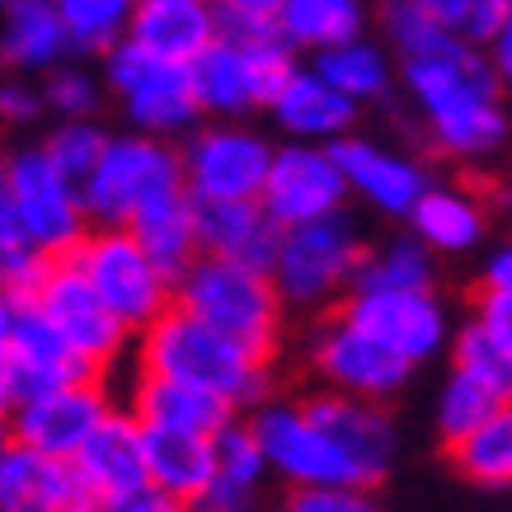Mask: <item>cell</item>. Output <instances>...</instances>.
<instances>
[{"mask_svg": "<svg viewBox=\"0 0 512 512\" xmlns=\"http://www.w3.org/2000/svg\"><path fill=\"white\" fill-rule=\"evenodd\" d=\"M339 311L362 325L367 334H376L381 343H390L395 353H404L414 367H428L442 353H451L456 339V320L451 306L433 292H386V287H353L339 301Z\"/></svg>", "mask_w": 512, "mask_h": 512, "instance_id": "14", "label": "cell"}, {"mask_svg": "<svg viewBox=\"0 0 512 512\" xmlns=\"http://www.w3.org/2000/svg\"><path fill=\"white\" fill-rule=\"evenodd\" d=\"M80 480V494L113 503V498L132 494L146 480V451H141V419L127 404H113V414L90 433V442L71 456Z\"/></svg>", "mask_w": 512, "mask_h": 512, "instance_id": "20", "label": "cell"}, {"mask_svg": "<svg viewBox=\"0 0 512 512\" xmlns=\"http://www.w3.org/2000/svg\"><path fill=\"white\" fill-rule=\"evenodd\" d=\"M0 62L19 76H47L71 57V33L57 0H5L0 5Z\"/></svg>", "mask_w": 512, "mask_h": 512, "instance_id": "28", "label": "cell"}, {"mask_svg": "<svg viewBox=\"0 0 512 512\" xmlns=\"http://www.w3.org/2000/svg\"><path fill=\"white\" fill-rule=\"evenodd\" d=\"M62 24L71 33V52L80 57H104L132 33L137 0H57Z\"/></svg>", "mask_w": 512, "mask_h": 512, "instance_id": "36", "label": "cell"}, {"mask_svg": "<svg viewBox=\"0 0 512 512\" xmlns=\"http://www.w3.org/2000/svg\"><path fill=\"white\" fill-rule=\"evenodd\" d=\"M484 52H489V62H494L498 80H503V90H508V99H512V10L503 15V24L494 29V38L484 43Z\"/></svg>", "mask_w": 512, "mask_h": 512, "instance_id": "47", "label": "cell"}, {"mask_svg": "<svg viewBox=\"0 0 512 512\" xmlns=\"http://www.w3.org/2000/svg\"><path fill=\"white\" fill-rule=\"evenodd\" d=\"M311 66L325 80H334L348 99L357 104H381L395 90V52L386 43H376L367 33H357L348 43H334L325 52H315Z\"/></svg>", "mask_w": 512, "mask_h": 512, "instance_id": "31", "label": "cell"}, {"mask_svg": "<svg viewBox=\"0 0 512 512\" xmlns=\"http://www.w3.org/2000/svg\"><path fill=\"white\" fill-rule=\"evenodd\" d=\"M268 118L278 123V132L287 141H320V146H334L348 132H357V118H362V104L348 99V94L325 80L315 66H296L292 80L278 90V99L268 104Z\"/></svg>", "mask_w": 512, "mask_h": 512, "instance_id": "21", "label": "cell"}, {"mask_svg": "<svg viewBox=\"0 0 512 512\" xmlns=\"http://www.w3.org/2000/svg\"><path fill=\"white\" fill-rule=\"evenodd\" d=\"M353 287H386V292H433L437 287V254L404 226V235H390L367 249Z\"/></svg>", "mask_w": 512, "mask_h": 512, "instance_id": "34", "label": "cell"}, {"mask_svg": "<svg viewBox=\"0 0 512 512\" xmlns=\"http://www.w3.org/2000/svg\"><path fill=\"white\" fill-rule=\"evenodd\" d=\"M334 156H339L343 174H348L353 198L367 202L376 217H390V221L409 217L414 202L423 198V188L433 184V174H428V165L419 156L395 151V146L362 137V132H348L343 141H334Z\"/></svg>", "mask_w": 512, "mask_h": 512, "instance_id": "18", "label": "cell"}, {"mask_svg": "<svg viewBox=\"0 0 512 512\" xmlns=\"http://www.w3.org/2000/svg\"><path fill=\"white\" fill-rule=\"evenodd\" d=\"M278 29L296 52H325L367 33V5L362 0H282Z\"/></svg>", "mask_w": 512, "mask_h": 512, "instance_id": "33", "label": "cell"}, {"mask_svg": "<svg viewBox=\"0 0 512 512\" xmlns=\"http://www.w3.org/2000/svg\"><path fill=\"white\" fill-rule=\"evenodd\" d=\"M127 409L141 423H165V428H188V433L207 437H217L240 414L231 400H221L212 390L188 386V381H174V376L160 372H141V367L132 376V386H127Z\"/></svg>", "mask_w": 512, "mask_h": 512, "instance_id": "25", "label": "cell"}, {"mask_svg": "<svg viewBox=\"0 0 512 512\" xmlns=\"http://www.w3.org/2000/svg\"><path fill=\"white\" fill-rule=\"evenodd\" d=\"M489 221H494V207L484 193L433 179L423 188V198L414 202V212L404 217V226L419 235L437 259H466L489 240Z\"/></svg>", "mask_w": 512, "mask_h": 512, "instance_id": "22", "label": "cell"}, {"mask_svg": "<svg viewBox=\"0 0 512 512\" xmlns=\"http://www.w3.org/2000/svg\"><path fill=\"white\" fill-rule=\"evenodd\" d=\"M249 423H254V433L264 442L273 480H282L287 489H306V484H362L353 461L320 428V419L306 409L301 395H268L259 409H249Z\"/></svg>", "mask_w": 512, "mask_h": 512, "instance_id": "10", "label": "cell"}, {"mask_svg": "<svg viewBox=\"0 0 512 512\" xmlns=\"http://www.w3.org/2000/svg\"><path fill=\"white\" fill-rule=\"evenodd\" d=\"M480 287H494V292H512V240H503V245H494L489 254H484Z\"/></svg>", "mask_w": 512, "mask_h": 512, "instance_id": "48", "label": "cell"}, {"mask_svg": "<svg viewBox=\"0 0 512 512\" xmlns=\"http://www.w3.org/2000/svg\"><path fill=\"white\" fill-rule=\"evenodd\" d=\"M259 202L268 207V217L278 226H301V221L348 212L353 188H348V174H343L334 146L287 141V146L273 151V170H268Z\"/></svg>", "mask_w": 512, "mask_h": 512, "instance_id": "15", "label": "cell"}, {"mask_svg": "<svg viewBox=\"0 0 512 512\" xmlns=\"http://www.w3.org/2000/svg\"><path fill=\"white\" fill-rule=\"evenodd\" d=\"M0 5H5V0H0Z\"/></svg>", "mask_w": 512, "mask_h": 512, "instance_id": "54", "label": "cell"}, {"mask_svg": "<svg viewBox=\"0 0 512 512\" xmlns=\"http://www.w3.org/2000/svg\"><path fill=\"white\" fill-rule=\"evenodd\" d=\"M273 512H386L376 489L362 484H306V489H282Z\"/></svg>", "mask_w": 512, "mask_h": 512, "instance_id": "43", "label": "cell"}, {"mask_svg": "<svg viewBox=\"0 0 512 512\" xmlns=\"http://www.w3.org/2000/svg\"><path fill=\"white\" fill-rule=\"evenodd\" d=\"M66 512H109V503H99V498H76Z\"/></svg>", "mask_w": 512, "mask_h": 512, "instance_id": "51", "label": "cell"}, {"mask_svg": "<svg viewBox=\"0 0 512 512\" xmlns=\"http://www.w3.org/2000/svg\"><path fill=\"white\" fill-rule=\"evenodd\" d=\"M141 451H146V480L179 498H193V503L217 470V437L188 433V428L141 423Z\"/></svg>", "mask_w": 512, "mask_h": 512, "instance_id": "29", "label": "cell"}, {"mask_svg": "<svg viewBox=\"0 0 512 512\" xmlns=\"http://www.w3.org/2000/svg\"><path fill=\"white\" fill-rule=\"evenodd\" d=\"M104 85L118 99L123 118L137 132H151V137H188L193 127L202 123V104L198 90H193V71L184 62H170V57H156L141 43L123 38L118 47H109L104 57Z\"/></svg>", "mask_w": 512, "mask_h": 512, "instance_id": "7", "label": "cell"}, {"mask_svg": "<svg viewBox=\"0 0 512 512\" xmlns=\"http://www.w3.org/2000/svg\"><path fill=\"white\" fill-rule=\"evenodd\" d=\"M47 113L43 85H29V80H5L0 85V123L10 127H29Z\"/></svg>", "mask_w": 512, "mask_h": 512, "instance_id": "44", "label": "cell"}, {"mask_svg": "<svg viewBox=\"0 0 512 512\" xmlns=\"http://www.w3.org/2000/svg\"><path fill=\"white\" fill-rule=\"evenodd\" d=\"M301 400L320 419V428L343 447V456L353 461L357 480L367 489H381L395 475L400 423L386 409V400H362V395H343V390H329V386L306 390Z\"/></svg>", "mask_w": 512, "mask_h": 512, "instance_id": "17", "label": "cell"}, {"mask_svg": "<svg viewBox=\"0 0 512 512\" xmlns=\"http://www.w3.org/2000/svg\"><path fill=\"white\" fill-rule=\"evenodd\" d=\"M104 80L85 71L76 62H62L52 66L43 76V99H47V113H57V118H94L99 113V99H104Z\"/></svg>", "mask_w": 512, "mask_h": 512, "instance_id": "41", "label": "cell"}, {"mask_svg": "<svg viewBox=\"0 0 512 512\" xmlns=\"http://www.w3.org/2000/svg\"><path fill=\"white\" fill-rule=\"evenodd\" d=\"M174 301L198 320H207L212 329L254 348V353H282V334H287V315L292 311H287V301H282L268 268L221 259V254H198L174 282Z\"/></svg>", "mask_w": 512, "mask_h": 512, "instance_id": "4", "label": "cell"}, {"mask_svg": "<svg viewBox=\"0 0 512 512\" xmlns=\"http://www.w3.org/2000/svg\"><path fill=\"white\" fill-rule=\"evenodd\" d=\"M451 367H466L470 376H480L484 386L494 390L498 400H512V353L494 334H484L475 320L456 325L451 339Z\"/></svg>", "mask_w": 512, "mask_h": 512, "instance_id": "39", "label": "cell"}, {"mask_svg": "<svg viewBox=\"0 0 512 512\" xmlns=\"http://www.w3.org/2000/svg\"><path fill=\"white\" fill-rule=\"evenodd\" d=\"M5 170H10V188H15L19 217L29 226L33 245L52 259H66L94 226L80 184L71 174H62V165L47 156L43 141L5 151Z\"/></svg>", "mask_w": 512, "mask_h": 512, "instance_id": "13", "label": "cell"}, {"mask_svg": "<svg viewBox=\"0 0 512 512\" xmlns=\"http://www.w3.org/2000/svg\"><path fill=\"white\" fill-rule=\"evenodd\" d=\"M76 498L85 494L66 456H47L29 442L0 451V512H66Z\"/></svg>", "mask_w": 512, "mask_h": 512, "instance_id": "24", "label": "cell"}, {"mask_svg": "<svg viewBox=\"0 0 512 512\" xmlns=\"http://www.w3.org/2000/svg\"><path fill=\"white\" fill-rule=\"evenodd\" d=\"M0 367H5V381H10V400H29V395H38V390L99 376L90 362L66 343L62 329L33 306V301L19 306L15 334H10L5 353H0Z\"/></svg>", "mask_w": 512, "mask_h": 512, "instance_id": "19", "label": "cell"}, {"mask_svg": "<svg viewBox=\"0 0 512 512\" xmlns=\"http://www.w3.org/2000/svg\"><path fill=\"white\" fill-rule=\"evenodd\" d=\"M127 231L137 235L141 245H146V254H151V259H156L174 282H179V273H184V268L202 254V245H198V212H193V193H188V188L184 193H170V198L146 202L137 217H132Z\"/></svg>", "mask_w": 512, "mask_h": 512, "instance_id": "30", "label": "cell"}, {"mask_svg": "<svg viewBox=\"0 0 512 512\" xmlns=\"http://www.w3.org/2000/svg\"><path fill=\"white\" fill-rule=\"evenodd\" d=\"M109 512H198V508H193V498H179L170 489H160V484H141L132 494L113 498Z\"/></svg>", "mask_w": 512, "mask_h": 512, "instance_id": "46", "label": "cell"}, {"mask_svg": "<svg viewBox=\"0 0 512 512\" xmlns=\"http://www.w3.org/2000/svg\"><path fill=\"white\" fill-rule=\"evenodd\" d=\"M184 188V151L170 137H151L132 127L123 137H109L80 193H85V212L94 226H132V217L146 202L184 193Z\"/></svg>", "mask_w": 512, "mask_h": 512, "instance_id": "6", "label": "cell"}, {"mask_svg": "<svg viewBox=\"0 0 512 512\" xmlns=\"http://www.w3.org/2000/svg\"><path fill=\"white\" fill-rule=\"evenodd\" d=\"M113 390L104 386V376H85V381H66V386L38 390L29 400L10 404V433L15 442L47 451V456H76L90 433L113 414Z\"/></svg>", "mask_w": 512, "mask_h": 512, "instance_id": "16", "label": "cell"}, {"mask_svg": "<svg viewBox=\"0 0 512 512\" xmlns=\"http://www.w3.org/2000/svg\"><path fill=\"white\" fill-rule=\"evenodd\" d=\"M24 301H33L52 325L62 329L66 343H71L99 376H109L113 367L137 348V334L109 311V301L94 292L90 278L76 268L71 254H66V259H52L47 273L38 278V287H33Z\"/></svg>", "mask_w": 512, "mask_h": 512, "instance_id": "11", "label": "cell"}, {"mask_svg": "<svg viewBox=\"0 0 512 512\" xmlns=\"http://www.w3.org/2000/svg\"><path fill=\"white\" fill-rule=\"evenodd\" d=\"M52 254L33 245L29 226L19 217L15 188H10V170H5V151H0V282L15 287L19 296H29L38 287V278L47 273Z\"/></svg>", "mask_w": 512, "mask_h": 512, "instance_id": "35", "label": "cell"}, {"mask_svg": "<svg viewBox=\"0 0 512 512\" xmlns=\"http://www.w3.org/2000/svg\"><path fill=\"white\" fill-rule=\"evenodd\" d=\"M198 245L202 254H221V259H240V264H273L282 226L268 217V207L259 198H221V202H198Z\"/></svg>", "mask_w": 512, "mask_h": 512, "instance_id": "26", "label": "cell"}, {"mask_svg": "<svg viewBox=\"0 0 512 512\" xmlns=\"http://www.w3.org/2000/svg\"><path fill=\"white\" fill-rule=\"evenodd\" d=\"M381 38L386 47L409 62V57H423V52H437V47L451 43V33L437 24V15L423 5V0H381Z\"/></svg>", "mask_w": 512, "mask_h": 512, "instance_id": "38", "label": "cell"}, {"mask_svg": "<svg viewBox=\"0 0 512 512\" xmlns=\"http://www.w3.org/2000/svg\"><path fill=\"white\" fill-rule=\"evenodd\" d=\"M268 480H273V470H268L264 442L254 433L249 414H235L217 433V470H212V484L202 489V498L193 508L198 512H259Z\"/></svg>", "mask_w": 512, "mask_h": 512, "instance_id": "23", "label": "cell"}, {"mask_svg": "<svg viewBox=\"0 0 512 512\" xmlns=\"http://www.w3.org/2000/svg\"><path fill=\"white\" fill-rule=\"evenodd\" d=\"M132 362L141 372H160L174 376V381H188V386L212 390L221 400H231L240 414L259 409L273 395V357L254 353L240 339L212 329L207 320L184 311L179 301L137 334Z\"/></svg>", "mask_w": 512, "mask_h": 512, "instance_id": "2", "label": "cell"}, {"mask_svg": "<svg viewBox=\"0 0 512 512\" xmlns=\"http://www.w3.org/2000/svg\"><path fill=\"white\" fill-rule=\"evenodd\" d=\"M367 249L372 245L362 226L348 212H334V217H315L301 226H282L268 273L278 282L287 311L325 315L339 311V301L353 292Z\"/></svg>", "mask_w": 512, "mask_h": 512, "instance_id": "5", "label": "cell"}, {"mask_svg": "<svg viewBox=\"0 0 512 512\" xmlns=\"http://www.w3.org/2000/svg\"><path fill=\"white\" fill-rule=\"evenodd\" d=\"M19 306H24V296H19L15 287H5V282H0V353H5V343H10V334H15Z\"/></svg>", "mask_w": 512, "mask_h": 512, "instance_id": "49", "label": "cell"}, {"mask_svg": "<svg viewBox=\"0 0 512 512\" xmlns=\"http://www.w3.org/2000/svg\"><path fill=\"white\" fill-rule=\"evenodd\" d=\"M221 10H231V15H254V19H278L282 0H217Z\"/></svg>", "mask_w": 512, "mask_h": 512, "instance_id": "50", "label": "cell"}, {"mask_svg": "<svg viewBox=\"0 0 512 512\" xmlns=\"http://www.w3.org/2000/svg\"><path fill=\"white\" fill-rule=\"evenodd\" d=\"M221 33V10L217 0H137L132 15V43H141L156 57L170 62H193L198 52L217 43Z\"/></svg>", "mask_w": 512, "mask_h": 512, "instance_id": "27", "label": "cell"}, {"mask_svg": "<svg viewBox=\"0 0 512 512\" xmlns=\"http://www.w3.org/2000/svg\"><path fill=\"white\" fill-rule=\"evenodd\" d=\"M400 85L437 156L480 165L508 146V90H503L484 47L451 38L437 52L400 62Z\"/></svg>", "mask_w": 512, "mask_h": 512, "instance_id": "1", "label": "cell"}, {"mask_svg": "<svg viewBox=\"0 0 512 512\" xmlns=\"http://www.w3.org/2000/svg\"><path fill=\"white\" fill-rule=\"evenodd\" d=\"M301 353H306V372L315 376V386L362 395V400H386V404L419 372L409 357L395 353L376 334H367L362 325H353L343 311L315 315Z\"/></svg>", "mask_w": 512, "mask_h": 512, "instance_id": "9", "label": "cell"}, {"mask_svg": "<svg viewBox=\"0 0 512 512\" xmlns=\"http://www.w3.org/2000/svg\"><path fill=\"white\" fill-rule=\"evenodd\" d=\"M498 404H508V400H498V395L484 386L480 376H470L466 367H451V372L442 376L437 409H433L437 442H442V447H451L456 437H466L470 428H480V423L494 414Z\"/></svg>", "mask_w": 512, "mask_h": 512, "instance_id": "37", "label": "cell"}, {"mask_svg": "<svg viewBox=\"0 0 512 512\" xmlns=\"http://www.w3.org/2000/svg\"><path fill=\"white\" fill-rule=\"evenodd\" d=\"M470 320H475L484 334H494V339L512 353V292H494V287H480L475 306H470Z\"/></svg>", "mask_w": 512, "mask_h": 512, "instance_id": "45", "label": "cell"}, {"mask_svg": "<svg viewBox=\"0 0 512 512\" xmlns=\"http://www.w3.org/2000/svg\"><path fill=\"white\" fill-rule=\"evenodd\" d=\"M47 156L62 165V174H71L76 184L90 179V170L99 165L104 146H109V132L94 123V118H57V127L43 137Z\"/></svg>", "mask_w": 512, "mask_h": 512, "instance_id": "40", "label": "cell"}, {"mask_svg": "<svg viewBox=\"0 0 512 512\" xmlns=\"http://www.w3.org/2000/svg\"><path fill=\"white\" fill-rule=\"evenodd\" d=\"M184 179L198 202L259 198L273 170V141L240 118H212L184 137Z\"/></svg>", "mask_w": 512, "mask_h": 512, "instance_id": "12", "label": "cell"}, {"mask_svg": "<svg viewBox=\"0 0 512 512\" xmlns=\"http://www.w3.org/2000/svg\"><path fill=\"white\" fill-rule=\"evenodd\" d=\"M71 259L132 334H141L174 306V278L127 226H90V235L71 249Z\"/></svg>", "mask_w": 512, "mask_h": 512, "instance_id": "8", "label": "cell"}, {"mask_svg": "<svg viewBox=\"0 0 512 512\" xmlns=\"http://www.w3.org/2000/svg\"><path fill=\"white\" fill-rule=\"evenodd\" d=\"M451 470L475 489H512V400L447 447Z\"/></svg>", "mask_w": 512, "mask_h": 512, "instance_id": "32", "label": "cell"}, {"mask_svg": "<svg viewBox=\"0 0 512 512\" xmlns=\"http://www.w3.org/2000/svg\"><path fill=\"white\" fill-rule=\"evenodd\" d=\"M15 442V433H10V414H0V451Z\"/></svg>", "mask_w": 512, "mask_h": 512, "instance_id": "53", "label": "cell"}, {"mask_svg": "<svg viewBox=\"0 0 512 512\" xmlns=\"http://www.w3.org/2000/svg\"><path fill=\"white\" fill-rule=\"evenodd\" d=\"M428 10L437 15V24L461 38V43L484 47L494 38V29L503 24V15L512 10V0H423Z\"/></svg>", "mask_w": 512, "mask_h": 512, "instance_id": "42", "label": "cell"}, {"mask_svg": "<svg viewBox=\"0 0 512 512\" xmlns=\"http://www.w3.org/2000/svg\"><path fill=\"white\" fill-rule=\"evenodd\" d=\"M296 66H301L296 47L282 38L278 19L221 10L217 43L198 52L188 71H193L202 118H245V113H259L278 99V90L292 80Z\"/></svg>", "mask_w": 512, "mask_h": 512, "instance_id": "3", "label": "cell"}, {"mask_svg": "<svg viewBox=\"0 0 512 512\" xmlns=\"http://www.w3.org/2000/svg\"><path fill=\"white\" fill-rule=\"evenodd\" d=\"M10 381H5V367H0V414H10Z\"/></svg>", "mask_w": 512, "mask_h": 512, "instance_id": "52", "label": "cell"}]
</instances>
